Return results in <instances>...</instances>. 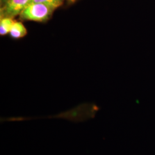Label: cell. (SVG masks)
<instances>
[{
  "instance_id": "cell-3",
  "label": "cell",
  "mask_w": 155,
  "mask_h": 155,
  "mask_svg": "<svg viewBox=\"0 0 155 155\" xmlns=\"http://www.w3.org/2000/svg\"><path fill=\"white\" fill-rule=\"evenodd\" d=\"M27 33V29L22 22L15 21L9 34L13 39H20L24 37Z\"/></svg>"
},
{
  "instance_id": "cell-2",
  "label": "cell",
  "mask_w": 155,
  "mask_h": 155,
  "mask_svg": "<svg viewBox=\"0 0 155 155\" xmlns=\"http://www.w3.org/2000/svg\"><path fill=\"white\" fill-rule=\"evenodd\" d=\"M31 2V0H7L1 8V18H13L20 15Z\"/></svg>"
},
{
  "instance_id": "cell-4",
  "label": "cell",
  "mask_w": 155,
  "mask_h": 155,
  "mask_svg": "<svg viewBox=\"0 0 155 155\" xmlns=\"http://www.w3.org/2000/svg\"><path fill=\"white\" fill-rule=\"evenodd\" d=\"M13 18L9 17H2L0 20V35L1 36L5 35L10 33L12 26L14 24Z\"/></svg>"
},
{
  "instance_id": "cell-6",
  "label": "cell",
  "mask_w": 155,
  "mask_h": 155,
  "mask_svg": "<svg viewBox=\"0 0 155 155\" xmlns=\"http://www.w3.org/2000/svg\"><path fill=\"white\" fill-rule=\"evenodd\" d=\"M6 1L7 0H1V3H3V4H4Z\"/></svg>"
},
{
  "instance_id": "cell-5",
  "label": "cell",
  "mask_w": 155,
  "mask_h": 155,
  "mask_svg": "<svg viewBox=\"0 0 155 155\" xmlns=\"http://www.w3.org/2000/svg\"><path fill=\"white\" fill-rule=\"evenodd\" d=\"M63 1L64 0H31V2L43 3L56 9L62 5Z\"/></svg>"
},
{
  "instance_id": "cell-1",
  "label": "cell",
  "mask_w": 155,
  "mask_h": 155,
  "mask_svg": "<svg viewBox=\"0 0 155 155\" xmlns=\"http://www.w3.org/2000/svg\"><path fill=\"white\" fill-rule=\"evenodd\" d=\"M55 9L43 3L31 2L20 15V18L38 22H45L51 16Z\"/></svg>"
}]
</instances>
